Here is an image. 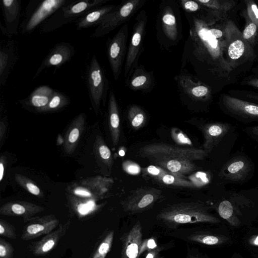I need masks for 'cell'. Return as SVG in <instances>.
<instances>
[{
	"label": "cell",
	"mask_w": 258,
	"mask_h": 258,
	"mask_svg": "<svg viewBox=\"0 0 258 258\" xmlns=\"http://www.w3.org/2000/svg\"><path fill=\"white\" fill-rule=\"evenodd\" d=\"M157 218L170 226L220 222L208 212L205 206L194 202L181 203L167 207L158 214Z\"/></svg>",
	"instance_id": "cell-1"
},
{
	"label": "cell",
	"mask_w": 258,
	"mask_h": 258,
	"mask_svg": "<svg viewBox=\"0 0 258 258\" xmlns=\"http://www.w3.org/2000/svg\"><path fill=\"white\" fill-rule=\"evenodd\" d=\"M107 2L108 0H70L42 24L40 31L48 33L54 31L68 23L77 21L86 13Z\"/></svg>",
	"instance_id": "cell-2"
},
{
	"label": "cell",
	"mask_w": 258,
	"mask_h": 258,
	"mask_svg": "<svg viewBox=\"0 0 258 258\" xmlns=\"http://www.w3.org/2000/svg\"><path fill=\"white\" fill-rule=\"evenodd\" d=\"M139 155L149 160L160 158H180L190 161L204 159L208 153L204 149L181 148L165 143H154L140 148Z\"/></svg>",
	"instance_id": "cell-3"
},
{
	"label": "cell",
	"mask_w": 258,
	"mask_h": 258,
	"mask_svg": "<svg viewBox=\"0 0 258 258\" xmlns=\"http://www.w3.org/2000/svg\"><path fill=\"white\" fill-rule=\"evenodd\" d=\"M70 1V0L32 1L26 9L25 17L20 26L21 32L23 34L31 33Z\"/></svg>",
	"instance_id": "cell-4"
},
{
	"label": "cell",
	"mask_w": 258,
	"mask_h": 258,
	"mask_svg": "<svg viewBox=\"0 0 258 258\" xmlns=\"http://www.w3.org/2000/svg\"><path fill=\"white\" fill-rule=\"evenodd\" d=\"M145 0H130L122 2L111 12L97 27L92 36L98 38L104 36L124 23L144 5Z\"/></svg>",
	"instance_id": "cell-5"
},
{
	"label": "cell",
	"mask_w": 258,
	"mask_h": 258,
	"mask_svg": "<svg viewBox=\"0 0 258 258\" xmlns=\"http://www.w3.org/2000/svg\"><path fill=\"white\" fill-rule=\"evenodd\" d=\"M133 29L131 41L127 50L124 67V75L128 77L138 66V59L142 53L146 33L147 16L145 11H142L136 18Z\"/></svg>",
	"instance_id": "cell-6"
},
{
	"label": "cell",
	"mask_w": 258,
	"mask_h": 258,
	"mask_svg": "<svg viewBox=\"0 0 258 258\" xmlns=\"http://www.w3.org/2000/svg\"><path fill=\"white\" fill-rule=\"evenodd\" d=\"M128 33V25L124 24L107 44L108 59L115 80L120 76L124 58L126 57Z\"/></svg>",
	"instance_id": "cell-7"
},
{
	"label": "cell",
	"mask_w": 258,
	"mask_h": 258,
	"mask_svg": "<svg viewBox=\"0 0 258 258\" xmlns=\"http://www.w3.org/2000/svg\"><path fill=\"white\" fill-rule=\"evenodd\" d=\"M162 191L153 187L145 186L132 191L123 202L125 211L142 212L151 208L159 199Z\"/></svg>",
	"instance_id": "cell-8"
},
{
	"label": "cell",
	"mask_w": 258,
	"mask_h": 258,
	"mask_svg": "<svg viewBox=\"0 0 258 258\" xmlns=\"http://www.w3.org/2000/svg\"><path fill=\"white\" fill-rule=\"evenodd\" d=\"M89 94L92 101L98 104L107 95V80L95 55L92 56L86 73Z\"/></svg>",
	"instance_id": "cell-9"
},
{
	"label": "cell",
	"mask_w": 258,
	"mask_h": 258,
	"mask_svg": "<svg viewBox=\"0 0 258 258\" xmlns=\"http://www.w3.org/2000/svg\"><path fill=\"white\" fill-rule=\"evenodd\" d=\"M74 53V48L71 44L66 42L56 44L40 64L34 78L46 68L59 67L64 64L73 57Z\"/></svg>",
	"instance_id": "cell-10"
},
{
	"label": "cell",
	"mask_w": 258,
	"mask_h": 258,
	"mask_svg": "<svg viewBox=\"0 0 258 258\" xmlns=\"http://www.w3.org/2000/svg\"><path fill=\"white\" fill-rule=\"evenodd\" d=\"M5 25L1 30L8 36L18 33L21 16V1L20 0H2L1 2Z\"/></svg>",
	"instance_id": "cell-11"
},
{
	"label": "cell",
	"mask_w": 258,
	"mask_h": 258,
	"mask_svg": "<svg viewBox=\"0 0 258 258\" xmlns=\"http://www.w3.org/2000/svg\"><path fill=\"white\" fill-rule=\"evenodd\" d=\"M142 237L141 225L137 222L121 238V258H139L141 255Z\"/></svg>",
	"instance_id": "cell-12"
},
{
	"label": "cell",
	"mask_w": 258,
	"mask_h": 258,
	"mask_svg": "<svg viewBox=\"0 0 258 258\" xmlns=\"http://www.w3.org/2000/svg\"><path fill=\"white\" fill-rule=\"evenodd\" d=\"M22 230L21 238L24 240L37 238L52 232L58 225V221L54 218L30 219Z\"/></svg>",
	"instance_id": "cell-13"
},
{
	"label": "cell",
	"mask_w": 258,
	"mask_h": 258,
	"mask_svg": "<svg viewBox=\"0 0 258 258\" xmlns=\"http://www.w3.org/2000/svg\"><path fill=\"white\" fill-rule=\"evenodd\" d=\"M70 225V221L60 224L55 230L45 235L41 239L29 245V249L35 255H44L56 246L65 235Z\"/></svg>",
	"instance_id": "cell-14"
},
{
	"label": "cell",
	"mask_w": 258,
	"mask_h": 258,
	"mask_svg": "<svg viewBox=\"0 0 258 258\" xmlns=\"http://www.w3.org/2000/svg\"><path fill=\"white\" fill-rule=\"evenodd\" d=\"M16 45L14 41L2 43L0 48V85L4 86L17 60Z\"/></svg>",
	"instance_id": "cell-15"
},
{
	"label": "cell",
	"mask_w": 258,
	"mask_h": 258,
	"mask_svg": "<svg viewBox=\"0 0 258 258\" xmlns=\"http://www.w3.org/2000/svg\"><path fill=\"white\" fill-rule=\"evenodd\" d=\"M223 102L231 112L250 118H258V105L225 95Z\"/></svg>",
	"instance_id": "cell-16"
},
{
	"label": "cell",
	"mask_w": 258,
	"mask_h": 258,
	"mask_svg": "<svg viewBox=\"0 0 258 258\" xmlns=\"http://www.w3.org/2000/svg\"><path fill=\"white\" fill-rule=\"evenodd\" d=\"M116 7V6L114 5H108L92 9L76 21V29L81 30L99 26Z\"/></svg>",
	"instance_id": "cell-17"
},
{
	"label": "cell",
	"mask_w": 258,
	"mask_h": 258,
	"mask_svg": "<svg viewBox=\"0 0 258 258\" xmlns=\"http://www.w3.org/2000/svg\"><path fill=\"white\" fill-rule=\"evenodd\" d=\"M230 126L228 124L215 122L206 124L203 128L204 150L208 154L227 134Z\"/></svg>",
	"instance_id": "cell-18"
},
{
	"label": "cell",
	"mask_w": 258,
	"mask_h": 258,
	"mask_svg": "<svg viewBox=\"0 0 258 258\" xmlns=\"http://www.w3.org/2000/svg\"><path fill=\"white\" fill-rule=\"evenodd\" d=\"M166 171L180 176L189 173L196 169L192 161L180 158H160L150 160Z\"/></svg>",
	"instance_id": "cell-19"
},
{
	"label": "cell",
	"mask_w": 258,
	"mask_h": 258,
	"mask_svg": "<svg viewBox=\"0 0 258 258\" xmlns=\"http://www.w3.org/2000/svg\"><path fill=\"white\" fill-rule=\"evenodd\" d=\"M128 78L127 85L135 91H147L154 85L152 73L146 71L142 65L137 66Z\"/></svg>",
	"instance_id": "cell-20"
},
{
	"label": "cell",
	"mask_w": 258,
	"mask_h": 258,
	"mask_svg": "<svg viewBox=\"0 0 258 258\" xmlns=\"http://www.w3.org/2000/svg\"><path fill=\"white\" fill-rule=\"evenodd\" d=\"M249 170L248 162L243 157H236L229 161L221 171L222 175L233 181L243 179Z\"/></svg>",
	"instance_id": "cell-21"
},
{
	"label": "cell",
	"mask_w": 258,
	"mask_h": 258,
	"mask_svg": "<svg viewBox=\"0 0 258 258\" xmlns=\"http://www.w3.org/2000/svg\"><path fill=\"white\" fill-rule=\"evenodd\" d=\"M179 82L184 91L193 99L203 100L209 95L210 91L207 86L195 83L188 76H180Z\"/></svg>",
	"instance_id": "cell-22"
},
{
	"label": "cell",
	"mask_w": 258,
	"mask_h": 258,
	"mask_svg": "<svg viewBox=\"0 0 258 258\" xmlns=\"http://www.w3.org/2000/svg\"><path fill=\"white\" fill-rule=\"evenodd\" d=\"M161 22L166 36L170 40L175 41L178 35L177 24L174 14L170 7H167L164 10Z\"/></svg>",
	"instance_id": "cell-23"
},
{
	"label": "cell",
	"mask_w": 258,
	"mask_h": 258,
	"mask_svg": "<svg viewBox=\"0 0 258 258\" xmlns=\"http://www.w3.org/2000/svg\"><path fill=\"white\" fill-rule=\"evenodd\" d=\"M54 91L47 86L36 88L28 97L30 103L34 107H45L51 99Z\"/></svg>",
	"instance_id": "cell-24"
},
{
	"label": "cell",
	"mask_w": 258,
	"mask_h": 258,
	"mask_svg": "<svg viewBox=\"0 0 258 258\" xmlns=\"http://www.w3.org/2000/svg\"><path fill=\"white\" fill-rule=\"evenodd\" d=\"M110 123L114 134V141L117 142L119 135L120 119L117 102L112 91L109 93Z\"/></svg>",
	"instance_id": "cell-25"
},
{
	"label": "cell",
	"mask_w": 258,
	"mask_h": 258,
	"mask_svg": "<svg viewBox=\"0 0 258 258\" xmlns=\"http://www.w3.org/2000/svg\"><path fill=\"white\" fill-rule=\"evenodd\" d=\"M226 237L209 233H196L190 235V240L207 245H218L226 242Z\"/></svg>",
	"instance_id": "cell-26"
},
{
	"label": "cell",
	"mask_w": 258,
	"mask_h": 258,
	"mask_svg": "<svg viewBox=\"0 0 258 258\" xmlns=\"http://www.w3.org/2000/svg\"><path fill=\"white\" fill-rule=\"evenodd\" d=\"M246 44L242 35L231 41L227 47V54L230 59L236 61L241 58L246 52Z\"/></svg>",
	"instance_id": "cell-27"
},
{
	"label": "cell",
	"mask_w": 258,
	"mask_h": 258,
	"mask_svg": "<svg viewBox=\"0 0 258 258\" xmlns=\"http://www.w3.org/2000/svg\"><path fill=\"white\" fill-rule=\"evenodd\" d=\"M127 116L131 126L135 130L142 127L147 121L145 111L138 105H133L128 110Z\"/></svg>",
	"instance_id": "cell-28"
},
{
	"label": "cell",
	"mask_w": 258,
	"mask_h": 258,
	"mask_svg": "<svg viewBox=\"0 0 258 258\" xmlns=\"http://www.w3.org/2000/svg\"><path fill=\"white\" fill-rule=\"evenodd\" d=\"M157 180L166 185L187 188L195 187L194 184L188 179L169 172L163 175Z\"/></svg>",
	"instance_id": "cell-29"
},
{
	"label": "cell",
	"mask_w": 258,
	"mask_h": 258,
	"mask_svg": "<svg viewBox=\"0 0 258 258\" xmlns=\"http://www.w3.org/2000/svg\"><path fill=\"white\" fill-rule=\"evenodd\" d=\"M113 236V231L107 233L99 242L89 258H105L111 249Z\"/></svg>",
	"instance_id": "cell-30"
},
{
	"label": "cell",
	"mask_w": 258,
	"mask_h": 258,
	"mask_svg": "<svg viewBox=\"0 0 258 258\" xmlns=\"http://www.w3.org/2000/svg\"><path fill=\"white\" fill-rule=\"evenodd\" d=\"M218 212L223 219L231 224H236L237 218L234 215V207L229 201H222L218 206Z\"/></svg>",
	"instance_id": "cell-31"
},
{
	"label": "cell",
	"mask_w": 258,
	"mask_h": 258,
	"mask_svg": "<svg viewBox=\"0 0 258 258\" xmlns=\"http://www.w3.org/2000/svg\"><path fill=\"white\" fill-rule=\"evenodd\" d=\"M170 134L172 140L176 144L185 146H192L190 139L181 130L172 127Z\"/></svg>",
	"instance_id": "cell-32"
},
{
	"label": "cell",
	"mask_w": 258,
	"mask_h": 258,
	"mask_svg": "<svg viewBox=\"0 0 258 258\" xmlns=\"http://www.w3.org/2000/svg\"><path fill=\"white\" fill-rule=\"evenodd\" d=\"M188 180L194 184L195 187H201L209 182L208 175L202 171L197 172L188 177Z\"/></svg>",
	"instance_id": "cell-33"
},
{
	"label": "cell",
	"mask_w": 258,
	"mask_h": 258,
	"mask_svg": "<svg viewBox=\"0 0 258 258\" xmlns=\"http://www.w3.org/2000/svg\"><path fill=\"white\" fill-rule=\"evenodd\" d=\"M0 235L11 239L17 237L16 230L13 225L2 220L0 221Z\"/></svg>",
	"instance_id": "cell-34"
},
{
	"label": "cell",
	"mask_w": 258,
	"mask_h": 258,
	"mask_svg": "<svg viewBox=\"0 0 258 258\" xmlns=\"http://www.w3.org/2000/svg\"><path fill=\"white\" fill-rule=\"evenodd\" d=\"M14 248L3 238H0V258H13Z\"/></svg>",
	"instance_id": "cell-35"
},
{
	"label": "cell",
	"mask_w": 258,
	"mask_h": 258,
	"mask_svg": "<svg viewBox=\"0 0 258 258\" xmlns=\"http://www.w3.org/2000/svg\"><path fill=\"white\" fill-rule=\"evenodd\" d=\"M66 100L67 99L64 94L54 91L51 99L46 106L50 109H55L61 104H64L66 102Z\"/></svg>",
	"instance_id": "cell-36"
},
{
	"label": "cell",
	"mask_w": 258,
	"mask_h": 258,
	"mask_svg": "<svg viewBox=\"0 0 258 258\" xmlns=\"http://www.w3.org/2000/svg\"><path fill=\"white\" fill-rule=\"evenodd\" d=\"M144 171L157 180L163 175L168 172L158 166L153 165H149L145 168Z\"/></svg>",
	"instance_id": "cell-37"
},
{
	"label": "cell",
	"mask_w": 258,
	"mask_h": 258,
	"mask_svg": "<svg viewBox=\"0 0 258 258\" xmlns=\"http://www.w3.org/2000/svg\"><path fill=\"white\" fill-rule=\"evenodd\" d=\"M246 3L247 11L250 20L258 27V6L252 1H247Z\"/></svg>",
	"instance_id": "cell-38"
},
{
	"label": "cell",
	"mask_w": 258,
	"mask_h": 258,
	"mask_svg": "<svg viewBox=\"0 0 258 258\" xmlns=\"http://www.w3.org/2000/svg\"><path fill=\"white\" fill-rule=\"evenodd\" d=\"M201 6L206 7L213 10H226V7L224 4L222 3V1L217 0H196Z\"/></svg>",
	"instance_id": "cell-39"
},
{
	"label": "cell",
	"mask_w": 258,
	"mask_h": 258,
	"mask_svg": "<svg viewBox=\"0 0 258 258\" xmlns=\"http://www.w3.org/2000/svg\"><path fill=\"white\" fill-rule=\"evenodd\" d=\"M257 30V26L255 24L250 22L245 27L242 33L243 38L246 41L251 40L255 35Z\"/></svg>",
	"instance_id": "cell-40"
},
{
	"label": "cell",
	"mask_w": 258,
	"mask_h": 258,
	"mask_svg": "<svg viewBox=\"0 0 258 258\" xmlns=\"http://www.w3.org/2000/svg\"><path fill=\"white\" fill-rule=\"evenodd\" d=\"M122 168L125 172L131 175H138L141 172L139 165L130 160L122 163Z\"/></svg>",
	"instance_id": "cell-41"
},
{
	"label": "cell",
	"mask_w": 258,
	"mask_h": 258,
	"mask_svg": "<svg viewBox=\"0 0 258 258\" xmlns=\"http://www.w3.org/2000/svg\"><path fill=\"white\" fill-rule=\"evenodd\" d=\"M180 3L184 10L188 12H195L200 9L201 5L196 1L182 0Z\"/></svg>",
	"instance_id": "cell-42"
},
{
	"label": "cell",
	"mask_w": 258,
	"mask_h": 258,
	"mask_svg": "<svg viewBox=\"0 0 258 258\" xmlns=\"http://www.w3.org/2000/svg\"><path fill=\"white\" fill-rule=\"evenodd\" d=\"M94 203L90 201L87 203L79 205L78 207V210L80 213L86 214L92 211L94 208Z\"/></svg>",
	"instance_id": "cell-43"
},
{
	"label": "cell",
	"mask_w": 258,
	"mask_h": 258,
	"mask_svg": "<svg viewBox=\"0 0 258 258\" xmlns=\"http://www.w3.org/2000/svg\"><path fill=\"white\" fill-rule=\"evenodd\" d=\"M11 212L16 215H24L27 213L26 208L20 204H14L11 207Z\"/></svg>",
	"instance_id": "cell-44"
},
{
	"label": "cell",
	"mask_w": 258,
	"mask_h": 258,
	"mask_svg": "<svg viewBox=\"0 0 258 258\" xmlns=\"http://www.w3.org/2000/svg\"><path fill=\"white\" fill-rule=\"evenodd\" d=\"M99 153L103 159L108 160L111 157V151L105 145H102L100 147Z\"/></svg>",
	"instance_id": "cell-45"
},
{
	"label": "cell",
	"mask_w": 258,
	"mask_h": 258,
	"mask_svg": "<svg viewBox=\"0 0 258 258\" xmlns=\"http://www.w3.org/2000/svg\"><path fill=\"white\" fill-rule=\"evenodd\" d=\"M145 258H163L160 253L159 248L147 250Z\"/></svg>",
	"instance_id": "cell-46"
},
{
	"label": "cell",
	"mask_w": 258,
	"mask_h": 258,
	"mask_svg": "<svg viewBox=\"0 0 258 258\" xmlns=\"http://www.w3.org/2000/svg\"><path fill=\"white\" fill-rule=\"evenodd\" d=\"M208 32L211 36L217 39L221 38L223 35L221 30L214 28L211 29L208 28Z\"/></svg>",
	"instance_id": "cell-47"
},
{
	"label": "cell",
	"mask_w": 258,
	"mask_h": 258,
	"mask_svg": "<svg viewBox=\"0 0 258 258\" xmlns=\"http://www.w3.org/2000/svg\"><path fill=\"white\" fill-rule=\"evenodd\" d=\"M186 258H205L204 256L196 249H191L188 250Z\"/></svg>",
	"instance_id": "cell-48"
},
{
	"label": "cell",
	"mask_w": 258,
	"mask_h": 258,
	"mask_svg": "<svg viewBox=\"0 0 258 258\" xmlns=\"http://www.w3.org/2000/svg\"><path fill=\"white\" fill-rule=\"evenodd\" d=\"M79 135V131L78 128H75L70 134L69 140L71 143L75 142L78 138Z\"/></svg>",
	"instance_id": "cell-49"
},
{
	"label": "cell",
	"mask_w": 258,
	"mask_h": 258,
	"mask_svg": "<svg viewBox=\"0 0 258 258\" xmlns=\"http://www.w3.org/2000/svg\"><path fill=\"white\" fill-rule=\"evenodd\" d=\"M27 187L29 191L33 195H38L40 193V190L39 188L35 185L31 183H28L27 184Z\"/></svg>",
	"instance_id": "cell-50"
},
{
	"label": "cell",
	"mask_w": 258,
	"mask_h": 258,
	"mask_svg": "<svg viewBox=\"0 0 258 258\" xmlns=\"http://www.w3.org/2000/svg\"><path fill=\"white\" fill-rule=\"evenodd\" d=\"M75 193L77 195L83 197H90L91 195L89 192L81 189H76Z\"/></svg>",
	"instance_id": "cell-51"
},
{
	"label": "cell",
	"mask_w": 258,
	"mask_h": 258,
	"mask_svg": "<svg viewBox=\"0 0 258 258\" xmlns=\"http://www.w3.org/2000/svg\"><path fill=\"white\" fill-rule=\"evenodd\" d=\"M251 135L254 137H258V125L249 128L248 131Z\"/></svg>",
	"instance_id": "cell-52"
},
{
	"label": "cell",
	"mask_w": 258,
	"mask_h": 258,
	"mask_svg": "<svg viewBox=\"0 0 258 258\" xmlns=\"http://www.w3.org/2000/svg\"><path fill=\"white\" fill-rule=\"evenodd\" d=\"M248 85L258 88V79H253L247 82Z\"/></svg>",
	"instance_id": "cell-53"
},
{
	"label": "cell",
	"mask_w": 258,
	"mask_h": 258,
	"mask_svg": "<svg viewBox=\"0 0 258 258\" xmlns=\"http://www.w3.org/2000/svg\"><path fill=\"white\" fill-rule=\"evenodd\" d=\"M4 166L2 163H0V181L3 179L4 174Z\"/></svg>",
	"instance_id": "cell-54"
},
{
	"label": "cell",
	"mask_w": 258,
	"mask_h": 258,
	"mask_svg": "<svg viewBox=\"0 0 258 258\" xmlns=\"http://www.w3.org/2000/svg\"><path fill=\"white\" fill-rule=\"evenodd\" d=\"M252 243L255 246H258V235L252 239Z\"/></svg>",
	"instance_id": "cell-55"
},
{
	"label": "cell",
	"mask_w": 258,
	"mask_h": 258,
	"mask_svg": "<svg viewBox=\"0 0 258 258\" xmlns=\"http://www.w3.org/2000/svg\"><path fill=\"white\" fill-rule=\"evenodd\" d=\"M249 97L258 101V95H249Z\"/></svg>",
	"instance_id": "cell-56"
},
{
	"label": "cell",
	"mask_w": 258,
	"mask_h": 258,
	"mask_svg": "<svg viewBox=\"0 0 258 258\" xmlns=\"http://www.w3.org/2000/svg\"><path fill=\"white\" fill-rule=\"evenodd\" d=\"M119 155H120V156H123V155H124V153L123 151L121 150V151H120L119 152Z\"/></svg>",
	"instance_id": "cell-57"
}]
</instances>
